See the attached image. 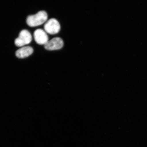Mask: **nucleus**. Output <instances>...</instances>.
<instances>
[{
    "label": "nucleus",
    "instance_id": "6",
    "mask_svg": "<svg viewBox=\"0 0 147 147\" xmlns=\"http://www.w3.org/2000/svg\"><path fill=\"white\" fill-rule=\"evenodd\" d=\"M34 49L30 46H26L20 48L16 51V55L18 58L23 59L27 57L32 55Z\"/></svg>",
    "mask_w": 147,
    "mask_h": 147
},
{
    "label": "nucleus",
    "instance_id": "5",
    "mask_svg": "<svg viewBox=\"0 0 147 147\" xmlns=\"http://www.w3.org/2000/svg\"><path fill=\"white\" fill-rule=\"evenodd\" d=\"M34 36L35 41L38 45H45L49 41L47 33L42 29H38L35 31Z\"/></svg>",
    "mask_w": 147,
    "mask_h": 147
},
{
    "label": "nucleus",
    "instance_id": "1",
    "mask_svg": "<svg viewBox=\"0 0 147 147\" xmlns=\"http://www.w3.org/2000/svg\"><path fill=\"white\" fill-rule=\"evenodd\" d=\"M47 18V13L45 11H40L36 14L28 16L26 23L30 27L38 26L46 23Z\"/></svg>",
    "mask_w": 147,
    "mask_h": 147
},
{
    "label": "nucleus",
    "instance_id": "4",
    "mask_svg": "<svg viewBox=\"0 0 147 147\" xmlns=\"http://www.w3.org/2000/svg\"><path fill=\"white\" fill-rule=\"evenodd\" d=\"M63 45L64 42L61 38L55 37L49 40L45 45V47L47 50L54 51L61 49Z\"/></svg>",
    "mask_w": 147,
    "mask_h": 147
},
{
    "label": "nucleus",
    "instance_id": "3",
    "mask_svg": "<svg viewBox=\"0 0 147 147\" xmlns=\"http://www.w3.org/2000/svg\"><path fill=\"white\" fill-rule=\"evenodd\" d=\"M60 24L56 19L51 18L47 21L44 25V29L46 32L50 34H55L60 32Z\"/></svg>",
    "mask_w": 147,
    "mask_h": 147
},
{
    "label": "nucleus",
    "instance_id": "2",
    "mask_svg": "<svg viewBox=\"0 0 147 147\" xmlns=\"http://www.w3.org/2000/svg\"><path fill=\"white\" fill-rule=\"evenodd\" d=\"M32 36L31 33L26 29L20 32L19 36L15 40L14 43L18 47H22L31 43Z\"/></svg>",
    "mask_w": 147,
    "mask_h": 147
}]
</instances>
